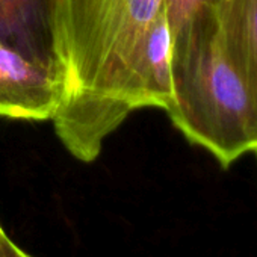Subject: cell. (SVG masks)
Here are the masks:
<instances>
[{
	"instance_id": "obj_9",
	"label": "cell",
	"mask_w": 257,
	"mask_h": 257,
	"mask_svg": "<svg viewBox=\"0 0 257 257\" xmlns=\"http://www.w3.org/2000/svg\"><path fill=\"white\" fill-rule=\"evenodd\" d=\"M254 153H255V156H257V149H255V152H254Z\"/></svg>"
},
{
	"instance_id": "obj_1",
	"label": "cell",
	"mask_w": 257,
	"mask_h": 257,
	"mask_svg": "<svg viewBox=\"0 0 257 257\" xmlns=\"http://www.w3.org/2000/svg\"><path fill=\"white\" fill-rule=\"evenodd\" d=\"M164 10V0H65L67 77L52 121L76 159L92 162L106 138L143 107V55Z\"/></svg>"
},
{
	"instance_id": "obj_6",
	"label": "cell",
	"mask_w": 257,
	"mask_h": 257,
	"mask_svg": "<svg viewBox=\"0 0 257 257\" xmlns=\"http://www.w3.org/2000/svg\"><path fill=\"white\" fill-rule=\"evenodd\" d=\"M219 0H164L170 32L173 34L183 26L201 8H215Z\"/></svg>"
},
{
	"instance_id": "obj_7",
	"label": "cell",
	"mask_w": 257,
	"mask_h": 257,
	"mask_svg": "<svg viewBox=\"0 0 257 257\" xmlns=\"http://www.w3.org/2000/svg\"><path fill=\"white\" fill-rule=\"evenodd\" d=\"M13 245H14V242L10 239V236L5 233L2 224H0V257H8Z\"/></svg>"
},
{
	"instance_id": "obj_8",
	"label": "cell",
	"mask_w": 257,
	"mask_h": 257,
	"mask_svg": "<svg viewBox=\"0 0 257 257\" xmlns=\"http://www.w3.org/2000/svg\"><path fill=\"white\" fill-rule=\"evenodd\" d=\"M8 257H32V255H29L25 249H22L17 243H14L13 248H11V251H10V255Z\"/></svg>"
},
{
	"instance_id": "obj_5",
	"label": "cell",
	"mask_w": 257,
	"mask_h": 257,
	"mask_svg": "<svg viewBox=\"0 0 257 257\" xmlns=\"http://www.w3.org/2000/svg\"><path fill=\"white\" fill-rule=\"evenodd\" d=\"M215 17L225 52L257 101V0H219Z\"/></svg>"
},
{
	"instance_id": "obj_3",
	"label": "cell",
	"mask_w": 257,
	"mask_h": 257,
	"mask_svg": "<svg viewBox=\"0 0 257 257\" xmlns=\"http://www.w3.org/2000/svg\"><path fill=\"white\" fill-rule=\"evenodd\" d=\"M0 43L47 67L65 86V0H0Z\"/></svg>"
},
{
	"instance_id": "obj_4",
	"label": "cell",
	"mask_w": 257,
	"mask_h": 257,
	"mask_svg": "<svg viewBox=\"0 0 257 257\" xmlns=\"http://www.w3.org/2000/svg\"><path fill=\"white\" fill-rule=\"evenodd\" d=\"M64 98L61 79L0 43V116L16 119H53Z\"/></svg>"
},
{
	"instance_id": "obj_2",
	"label": "cell",
	"mask_w": 257,
	"mask_h": 257,
	"mask_svg": "<svg viewBox=\"0 0 257 257\" xmlns=\"http://www.w3.org/2000/svg\"><path fill=\"white\" fill-rule=\"evenodd\" d=\"M183 137L222 168L257 149V101L221 41L215 8H201L171 34V100Z\"/></svg>"
}]
</instances>
